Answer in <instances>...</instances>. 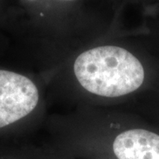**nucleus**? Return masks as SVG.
I'll return each instance as SVG.
<instances>
[{
    "label": "nucleus",
    "mask_w": 159,
    "mask_h": 159,
    "mask_svg": "<svg viewBox=\"0 0 159 159\" xmlns=\"http://www.w3.org/2000/svg\"><path fill=\"white\" fill-rule=\"evenodd\" d=\"M74 73L80 86L93 95L119 97L137 90L145 72L130 51L119 46H98L76 57Z\"/></svg>",
    "instance_id": "1"
},
{
    "label": "nucleus",
    "mask_w": 159,
    "mask_h": 159,
    "mask_svg": "<svg viewBox=\"0 0 159 159\" xmlns=\"http://www.w3.org/2000/svg\"><path fill=\"white\" fill-rule=\"evenodd\" d=\"M112 148L118 159H159V135L141 128L125 130L115 138Z\"/></svg>",
    "instance_id": "3"
},
{
    "label": "nucleus",
    "mask_w": 159,
    "mask_h": 159,
    "mask_svg": "<svg viewBox=\"0 0 159 159\" xmlns=\"http://www.w3.org/2000/svg\"><path fill=\"white\" fill-rule=\"evenodd\" d=\"M38 88L28 76L0 69V130L26 119L38 105Z\"/></svg>",
    "instance_id": "2"
},
{
    "label": "nucleus",
    "mask_w": 159,
    "mask_h": 159,
    "mask_svg": "<svg viewBox=\"0 0 159 159\" xmlns=\"http://www.w3.org/2000/svg\"><path fill=\"white\" fill-rule=\"evenodd\" d=\"M27 1H34V0H27ZM66 1H73V0H66Z\"/></svg>",
    "instance_id": "4"
}]
</instances>
